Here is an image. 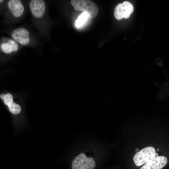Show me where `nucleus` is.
Segmentation results:
<instances>
[{
  "instance_id": "obj_1",
  "label": "nucleus",
  "mask_w": 169,
  "mask_h": 169,
  "mask_svg": "<svg viewBox=\"0 0 169 169\" xmlns=\"http://www.w3.org/2000/svg\"><path fill=\"white\" fill-rule=\"evenodd\" d=\"M71 5L77 11L86 13L89 18H95L99 12L97 5L93 2L89 0H72Z\"/></svg>"
},
{
  "instance_id": "obj_2",
  "label": "nucleus",
  "mask_w": 169,
  "mask_h": 169,
  "mask_svg": "<svg viewBox=\"0 0 169 169\" xmlns=\"http://www.w3.org/2000/svg\"><path fill=\"white\" fill-rule=\"evenodd\" d=\"M96 163L92 158L87 157L83 153H80L73 160L71 169H95Z\"/></svg>"
},
{
  "instance_id": "obj_3",
  "label": "nucleus",
  "mask_w": 169,
  "mask_h": 169,
  "mask_svg": "<svg viewBox=\"0 0 169 169\" xmlns=\"http://www.w3.org/2000/svg\"><path fill=\"white\" fill-rule=\"evenodd\" d=\"M156 154L154 147H147L136 153L134 156L133 160L137 166H140L156 157Z\"/></svg>"
},
{
  "instance_id": "obj_4",
  "label": "nucleus",
  "mask_w": 169,
  "mask_h": 169,
  "mask_svg": "<svg viewBox=\"0 0 169 169\" xmlns=\"http://www.w3.org/2000/svg\"><path fill=\"white\" fill-rule=\"evenodd\" d=\"M31 12L36 18H40L44 15L45 10V3L43 0H32L29 4Z\"/></svg>"
},
{
  "instance_id": "obj_5",
  "label": "nucleus",
  "mask_w": 169,
  "mask_h": 169,
  "mask_svg": "<svg viewBox=\"0 0 169 169\" xmlns=\"http://www.w3.org/2000/svg\"><path fill=\"white\" fill-rule=\"evenodd\" d=\"M167 159L163 156L155 157L143 165L140 169H161L166 164Z\"/></svg>"
},
{
  "instance_id": "obj_6",
  "label": "nucleus",
  "mask_w": 169,
  "mask_h": 169,
  "mask_svg": "<svg viewBox=\"0 0 169 169\" xmlns=\"http://www.w3.org/2000/svg\"><path fill=\"white\" fill-rule=\"evenodd\" d=\"M13 38L22 45L28 44L30 41L29 33L28 30L23 28L14 30L12 33Z\"/></svg>"
},
{
  "instance_id": "obj_7",
  "label": "nucleus",
  "mask_w": 169,
  "mask_h": 169,
  "mask_svg": "<svg viewBox=\"0 0 169 169\" xmlns=\"http://www.w3.org/2000/svg\"><path fill=\"white\" fill-rule=\"evenodd\" d=\"M8 7L13 14L16 17H19L23 14L24 8L20 0H10L8 3Z\"/></svg>"
},
{
  "instance_id": "obj_8",
  "label": "nucleus",
  "mask_w": 169,
  "mask_h": 169,
  "mask_svg": "<svg viewBox=\"0 0 169 169\" xmlns=\"http://www.w3.org/2000/svg\"><path fill=\"white\" fill-rule=\"evenodd\" d=\"M4 103L8 105L10 111L12 114L16 115L20 113L21 108L18 104L13 102L12 95L9 93L5 95L3 98Z\"/></svg>"
},
{
  "instance_id": "obj_9",
  "label": "nucleus",
  "mask_w": 169,
  "mask_h": 169,
  "mask_svg": "<svg viewBox=\"0 0 169 169\" xmlns=\"http://www.w3.org/2000/svg\"><path fill=\"white\" fill-rule=\"evenodd\" d=\"M2 50L6 53L17 51L18 49V45L15 40L10 39L6 43L2 44L1 46Z\"/></svg>"
},
{
  "instance_id": "obj_10",
  "label": "nucleus",
  "mask_w": 169,
  "mask_h": 169,
  "mask_svg": "<svg viewBox=\"0 0 169 169\" xmlns=\"http://www.w3.org/2000/svg\"><path fill=\"white\" fill-rule=\"evenodd\" d=\"M122 4L124 9L123 17L125 18H128L133 11V7L131 4L127 1H124Z\"/></svg>"
},
{
  "instance_id": "obj_11",
  "label": "nucleus",
  "mask_w": 169,
  "mask_h": 169,
  "mask_svg": "<svg viewBox=\"0 0 169 169\" xmlns=\"http://www.w3.org/2000/svg\"><path fill=\"white\" fill-rule=\"evenodd\" d=\"M124 9L122 3H119L115 7L114 11V16L117 20L121 19L123 17Z\"/></svg>"
},
{
  "instance_id": "obj_12",
  "label": "nucleus",
  "mask_w": 169,
  "mask_h": 169,
  "mask_svg": "<svg viewBox=\"0 0 169 169\" xmlns=\"http://www.w3.org/2000/svg\"><path fill=\"white\" fill-rule=\"evenodd\" d=\"M88 18L89 17L88 14L86 12H83L76 21V26L78 28L81 27L86 21Z\"/></svg>"
},
{
  "instance_id": "obj_13",
  "label": "nucleus",
  "mask_w": 169,
  "mask_h": 169,
  "mask_svg": "<svg viewBox=\"0 0 169 169\" xmlns=\"http://www.w3.org/2000/svg\"><path fill=\"white\" fill-rule=\"evenodd\" d=\"M3 0H0V3L1 2H3Z\"/></svg>"
}]
</instances>
